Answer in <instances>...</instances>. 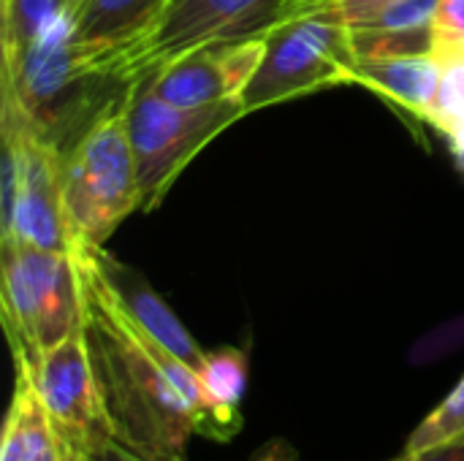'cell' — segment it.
Instances as JSON below:
<instances>
[{
	"mask_svg": "<svg viewBox=\"0 0 464 461\" xmlns=\"http://www.w3.org/2000/svg\"><path fill=\"white\" fill-rule=\"evenodd\" d=\"M73 261L84 291V337L111 440L147 461H190L193 435L212 440L198 372L171 356L117 304L92 258V245H82Z\"/></svg>",
	"mask_w": 464,
	"mask_h": 461,
	"instance_id": "obj_1",
	"label": "cell"
},
{
	"mask_svg": "<svg viewBox=\"0 0 464 461\" xmlns=\"http://www.w3.org/2000/svg\"><path fill=\"white\" fill-rule=\"evenodd\" d=\"M0 310L14 370L24 372L84 329V291L73 255L0 239Z\"/></svg>",
	"mask_w": 464,
	"mask_h": 461,
	"instance_id": "obj_2",
	"label": "cell"
},
{
	"mask_svg": "<svg viewBox=\"0 0 464 461\" xmlns=\"http://www.w3.org/2000/svg\"><path fill=\"white\" fill-rule=\"evenodd\" d=\"M117 84L87 73L71 49V19L57 14L38 41L16 60L14 68H3L0 87L14 95L27 120L63 149H68L90 122L114 101L106 90Z\"/></svg>",
	"mask_w": 464,
	"mask_h": 461,
	"instance_id": "obj_3",
	"label": "cell"
},
{
	"mask_svg": "<svg viewBox=\"0 0 464 461\" xmlns=\"http://www.w3.org/2000/svg\"><path fill=\"white\" fill-rule=\"evenodd\" d=\"M65 204L82 245L95 247H103L114 228L141 209L128 95L103 109L65 149Z\"/></svg>",
	"mask_w": 464,
	"mask_h": 461,
	"instance_id": "obj_4",
	"label": "cell"
},
{
	"mask_svg": "<svg viewBox=\"0 0 464 461\" xmlns=\"http://www.w3.org/2000/svg\"><path fill=\"white\" fill-rule=\"evenodd\" d=\"M351 24L334 0H315L266 35L264 60L247 84L245 111H258L324 87L351 84Z\"/></svg>",
	"mask_w": 464,
	"mask_h": 461,
	"instance_id": "obj_5",
	"label": "cell"
},
{
	"mask_svg": "<svg viewBox=\"0 0 464 461\" xmlns=\"http://www.w3.org/2000/svg\"><path fill=\"white\" fill-rule=\"evenodd\" d=\"M245 114L242 101L177 106L163 101L147 79L130 84L128 133L136 155L141 212H152L193 158Z\"/></svg>",
	"mask_w": 464,
	"mask_h": 461,
	"instance_id": "obj_6",
	"label": "cell"
},
{
	"mask_svg": "<svg viewBox=\"0 0 464 461\" xmlns=\"http://www.w3.org/2000/svg\"><path fill=\"white\" fill-rule=\"evenodd\" d=\"M313 3L315 0H169L133 65L130 84L198 46L266 35Z\"/></svg>",
	"mask_w": 464,
	"mask_h": 461,
	"instance_id": "obj_7",
	"label": "cell"
},
{
	"mask_svg": "<svg viewBox=\"0 0 464 461\" xmlns=\"http://www.w3.org/2000/svg\"><path fill=\"white\" fill-rule=\"evenodd\" d=\"M16 375L33 383L54 437L71 454H98L111 440L84 329L44 353L35 367Z\"/></svg>",
	"mask_w": 464,
	"mask_h": 461,
	"instance_id": "obj_8",
	"label": "cell"
},
{
	"mask_svg": "<svg viewBox=\"0 0 464 461\" xmlns=\"http://www.w3.org/2000/svg\"><path fill=\"white\" fill-rule=\"evenodd\" d=\"M3 101H8L19 114L24 166L11 228L0 239L73 255L82 247V239L65 204V149L27 120L11 92L3 90Z\"/></svg>",
	"mask_w": 464,
	"mask_h": 461,
	"instance_id": "obj_9",
	"label": "cell"
},
{
	"mask_svg": "<svg viewBox=\"0 0 464 461\" xmlns=\"http://www.w3.org/2000/svg\"><path fill=\"white\" fill-rule=\"evenodd\" d=\"M169 0H82L71 16L76 62L101 79L130 87L133 65Z\"/></svg>",
	"mask_w": 464,
	"mask_h": 461,
	"instance_id": "obj_10",
	"label": "cell"
},
{
	"mask_svg": "<svg viewBox=\"0 0 464 461\" xmlns=\"http://www.w3.org/2000/svg\"><path fill=\"white\" fill-rule=\"evenodd\" d=\"M266 35L198 46L147 76V82L163 101L177 106L242 101L247 84L253 82L264 60Z\"/></svg>",
	"mask_w": 464,
	"mask_h": 461,
	"instance_id": "obj_11",
	"label": "cell"
},
{
	"mask_svg": "<svg viewBox=\"0 0 464 461\" xmlns=\"http://www.w3.org/2000/svg\"><path fill=\"white\" fill-rule=\"evenodd\" d=\"M92 258L103 280L109 283L117 304L133 318V323L141 326L155 342H160L171 356H177L179 361H185L198 372L207 359V351L190 337V331L171 312V307L158 296V291H152V285L136 269L117 261L106 247L92 245Z\"/></svg>",
	"mask_w": 464,
	"mask_h": 461,
	"instance_id": "obj_12",
	"label": "cell"
},
{
	"mask_svg": "<svg viewBox=\"0 0 464 461\" xmlns=\"http://www.w3.org/2000/svg\"><path fill=\"white\" fill-rule=\"evenodd\" d=\"M446 62L435 52L430 54H408V57H386V60H359L351 68V84L370 87L400 109L411 111L419 120H430L440 84H443Z\"/></svg>",
	"mask_w": 464,
	"mask_h": 461,
	"instance_id": "obj_13",
	"label": "cell"
},
{
	"mask_svg": "<svg viewBox=\"0 0 464 461\" xmlns=\"http://www.w3.org/2000/svg\"><path fill=\"white\" fill-rule=\"evenodd\" d=\"M198 380L212 416V440L228 443L242 432V397L247 386V353L239 348L207 351Z\"/></svg>",
	"mask_w": 464,
	"mask_h": 461,
	"instance_id": "obj_14",
	"label": "cell"
},
{
	"mask_svg": "<svg viewBox=\"0 0 464 461\" xmlns=\"http://www.w3.org/2000/svg\"><path fill=\"white\" fill-rule=\"evenodd\" d=\"M52 440L54 432L44 402L38 399L33 383L24 375H16V386L3 429L0 461H35Z\"/></svg>",
	"mask_w": 464,
	"mask_h": 461,
	"instance_id": "obj_15",
	"label": "cell"
},
{
	"mask_svg": "<svg viewBox=\"0 0 464 461\" xmlns=\"http://www.w3.org/2000/svg\"><path fill=\"white\" fill-rule=\"evenodd\" d=\"M60 14V0H5L0 3V49L3 68H14L16 60L38 41V35Z\"/></svg>",
	"mask_w": 464,
	"mask_h": 461,
	"instance_id": "obj_16",
	"label": "cell"
},
{
	"mask_svg": "<svg viewBox=\"0 0 464 461\" xmlns=\"http://www.w3.org/2000/svg\"><path fill=\"white\" fill-rule=\"evenodd\" d=\"M435 54L443 57L446 73L435 109L427 122L449 139L454 155L464 163V49L435 52Z\"/></svg>",
	"mask_w": 464,
	"mask_h": 461,
	"instance_id": "obj_17",
	"label": "cell"
},
{
	"mask_svg": "<svg viewBox=\"0 0 464 461\" xmlns=\"http://www.w3.org/2000/svg\"><path fill=\"white\" fill-rule=\"evenodd\" d=\"M359 60H386L435 52V30L424 27H351Z\"/></svg>",
	"mask_w": 464,
	"mask_h": 461,
	"instance_id": "obj_18",
	"label": "cell"
},
{
	"mask_svg": "<svg viewBox=\"0 0 464 461\" xmlns=\"http://www.w3.org/2000/svg\"><path fill=\"white\" fill-rule=\"evenodd\" d=\"M464 437V378L457 383V389L413 429L408 437L402 454L419 456L424 451H432L438 446L454 443Z\"/></svg>",
	"mask_w": 464,
	"mask_h": 461,
	"instance_id": "obj_19",
	"label": "cell"
},
{
	"mask_svg": "<svg viewBox=\"0 0 464 461\" xmlns=\"http://www.w3.org/2000/svg\"><path fill=\"white\" fill-rule=\"evenodd\" d=\"M432 30L435 52L464 49V0H438Z\"/></svg>",
	"mask_w": 464,
	"mask_h": 461,
	"instance_id": "obj_20",
	"label": "cell"
},
{
	"mask_svg": "<svg viewBox=\"0 0 464 461\" xmlns=\"http://www.w3.org/2000/svg\"><path fill=\"white\" fill-rule=\"evenodd\" d=\"M247 461H304L299 456V451L288 443V440H283V437H275V440H266L261 448H256L253 451V456ZM389 461H405V454H400V456H394V459Z\"/></svg>",
	"mask_w": 464,
	"mask_h": 461,
	"instance_id": "obj_21",
	"label": "cell"
},
{
	"mask_svg": "<svg viewBox=\"0 0 464 461\" xmlns=\"http://www.w3.org/2000/svg\"><path fill=\"white\" fill-rule=\"evenodd\" d=\"M405 461H464V437L454 440V443H446V446H438L432 451H424L419 456L405 454Z\"/></svg>",
	"mask_w": 464,
	"mask_h": 461,
	"instance_id": "obj_22",
	"label": "cell"
},
{
	"mask_svg": "<svg viewBox=\"0 0 464 461\" xmlns=\"http://www.w3.org/2000/svg\"><path fill=\"white\" fill-rule=\"evenodd\" d=\"M98 459L101 461H147L141 456H136L133 451H128L125 446H120L117 440H109L101 451H98Z\"/></svg>",
	"mask_w": 464,
	"mask_h": 461,
	"instance_id": "obj_23",
	"label": "cell"
},
{
	"mask_svg": "<svg viewBox=\"0 0 464 461\" xmlns=\"http://www.w3.org/2000/svg\"><path fill=\"white\" fill-rule=\"evenodd\" d=\"M76 459H79V456H76V454H71V451H68V448L54 437V440L44 448V454H41L35 461H76Z\"/></svg>",
	"mask_w": 464,
	"mask_h": 461,
	"instance_id": "obj_24",
	"label": "cell"
},
{
	"mask_svg": "<svg viewBox=\"0 0 464 461\" xmlns=\"http://www.w3.org/2000/svg\"><path fill=\"white\" fill-rule=\"evenodd\" d=\"M79 3H82V0H65V3L60 5V14L71 19V16H73V11L79 8Z\"/></svg>",
	"mask_w": 464,
	"mask_h": 461,
	"instance_id": "obj_25",
	"label": "cell"
},
{
	"mask_svg": "<svg viewBox=\"0 0 464 461\" xmlns=\"http://www.w3.org/2000/svg\"><path fill=\"white\" fill-rule=\"evenodd\" d=\"M76 461H101V459H98V454H84V456H79Z\"/></svg>",
	"mask_w": 464,
	"mask_h": 461,
	"instance_id": "obj_26",
	"label": "cell"
},
{
	"mask_svg": "<svg viewBox=\"0 0 464 461\" xmlns=\"http://www.w3.org/2000/svg\"><path fill=\"white\" fill-rule=\"evenodd\" d=\"M63 3H65V0H60V5H63Z\"/></svg>",
	"mask_w": 464,
	"mask_h": 461,
	"instance_id": "obj_27",
	"label": "cell"
},
{
	"mask_svg": "<svg viewBox=\"0 0 464 461\" xmlns=\"http://www.w3.org/2000/svg\"><path fill=\"white\" fill-rule=\"evenodd\" d=\"M0 3H5V0H0Z\"/></svg>",
	"mask_w": 464,
	"mask_h": 461,
	"instance_id": "obj_28",
	"label": "cell"
}]
</instances>
